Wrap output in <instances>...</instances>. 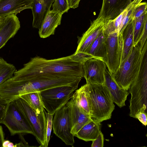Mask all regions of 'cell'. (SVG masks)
<instances>
[{
  "label": "cell",
  "mask_w": 147,
  "mask_h": 147,
  "mask_svg": "<svg viewBox=\"0 0 147 147\" xmlns=\"http://www.w3.org/2000/svg\"><path fill=\"white\" fill-rule=\"evenodd\" d=\"M91 58L90 56L84 53H74L69 56L52 59L36 56L24 64L23 67L16 70L10 79L20 80L37 76L82 78L84 77L83 64Z\"/></svg>",
  "instance_id": "6da1fadb"
},
{
  "label": "cell",
  "mask_w": 147,
  "mask_h": 147,
  "mask_svg": "<svg viewBox=\"0 0 147 147\" xmlns=\"http://www.w3.org/2000/svg\"><path fill=\"white\" fill-rule=\"evenodd\" d=\"M81 78H52L37 76L20 80L9 81L7 88L12 98L15 99L22 95L40 92L51 88L63 86H78Z\"/></svg>",
  "instance_id": "7a4b0ae2"
},
{
  "label": "cell",
  "mask_w": 147,
  "mask_h": 147,
  "mask_svg": "<svg viewBox=\"0 0 147 147\" xmlns=\"http://www.w3.org/2000/svg\"><path fill=\"white\" fill-rule=\"evenodd\" d=\"M86 82L91 119L100 123L110 119L115 106L107 86L105 82L99 84Z\"/></svg>",
  "instance_id": "3957f363"
},
{
  "label": "cell",
  "mask_w": 147,
  "mask_h": 147,
  "mask_svg": "<svg viewBox=\"0 0 147 147\" xmlns=\"http://www.w3.org/2000/svg\"><path fill=\"white\" fill-rule=\"evenodd\" d=\"M142 57L139 42L133 46L127 57L112 75L117 83L123 89L128 90L135 79L140 68Z\"/></svg>",
  "instance_id": "277c9868"
},
{
  "label": "cell",
  "mask_w": 147,
  "mask_h": 147,
  "mask_svg": "<svg viewBox=\"0 0 147 147\" xmlns=\"http://www.w3.org/2000/svg\"><path fill=\"white\" fill-rule=\"evenodd\" d=\"M131 94L129 115L135 118L139 111L146 112L147 107V67L141 66L129 89Z\"/></svg>",
  "instance_id": "5b68a950"
},
{
  "label": "cell",
  "mask_w": 147,
  "mask_h": 147,
  "mask_svg": "<svg viewBox=\"0 0 147 147\" xmlns=\"http://www.w3.org/2000/svg\"><path fill=\"white\" fill-rule=\"evenodd\" d=\"M78 86H59L40 92L44 109L49 113L54 114L71 98Z\"/></svg>",
  "instance_id": "8992f818"
},
{
  "label": "cell",
  "mask_w": 147,
  "mask_h": 147,
  "mask_svg": "<svg viewBox=\"0 0 147 147\" xmlns=\"http://www.w3.org/2000/svg\"><path fill=\"white\" fill-rule=\"evenodd\" d=\"M17 105L25 115L30 123L39 147H47V121L44 111L37 113L25 101L20 98L15 100Z\"/></svg>",
  "instance_id": "52a82bcc"
},
{
  "label": "cell",
  "mask_w": 147,
  "mask_h": 147,
  "mask_svg": "<svg viewBox=\"0 0 147 147\" xmlns=\"http://www.w3.org/2000/svg\"><path fill=\"white\" fill-rule=\"evenodd\" d=\"M2 123L7 127L11 136L23 134L34 135L30 123L15 100L9 102L5 118Z\"/></svg>",
  "instance_id": "ba28073f"
},
{
  "label": "cell",
  "mask_w": 147,
  "mask_h": 147,
  "mask_svg": "<svg viewBox=\"0 0 147 147\" xmlns=\"http://www.w3.org/2000/svg\"><path fill=\"white\" fill-rule=\"evenodd\" d=\"M52 121L53 132L64 143L73 146L74 136L71 133V127L68 109L65 105L54 114Z\"/></svg>",
  "instance_id": "9c48e42d"
},
{
  "label": "cell",
  "mask_w": 147,
  "mask_h": 147,
  "mask_svg": "<svg viewBox=\"0 0 147 147\" xmlns=\"http://www.w3.org/2000/svg\"><path fill=\"white\" fill-rule=\"evenodd\" d=\"M107 54L106 64L108 70L111 75L119 68L121 57L119 34L115 32L105 35Z\"/></svg>",
  "instance_id": "30bf717a"
},
{
  "label": "cell",
  "mask_w": 147,
  "mask_h": 147,
  "mask_svg": "<svg viewBox=\"0 0 147 147\" xmlns=\"http://www.w3.org/2000/svg\"><path fill=\"white\" fill-rule=\"evenodd\" d=\"M142 1L134 0L115 18L106 21L104 29L105 34L107 35L115 32L120 34L132 19L136 8Z\"/></svg>",
  "instance_id": "8fae6325"
},
{
  "label": "cell",
  "mask_w": 147,
  "mask_h": 147,
  "mask_svg": "<svg viewBox=\"0 0 147 147\" xmlns=\"http://www.w3.org/2000/svg\"><path fill=\"white\" fill-rule=\"evenodd\" d=\"M106 21L102 17L98 16L92 21L90 25L82 36L78 38V46L75 54L85 53L92 44L104 29Z\"/></svg>",
  "instance_id": "7c38bea8"
},
{
  "label": "cell",
  "mask_w": 147,
  "mask_h": 147,
  "mask_svg": "<svg viewBox=\"0 0 147 147\" xmlns=\"http://www.w3.org/2000/svg\"><path fill=\"white\" fill-rule=\"evenodd\" d=\"M107 67L105 63L100 60L96 58L89 59L83 64L84 77L86 81L103 84Z\"/></svg>",
  "instance_id": "4fadbf2b"
},
{
  "label": "cell",
  "mask_w": 147,
  "mask_h": 147,
  "mask_svg": "<svg viewBox=\"0 0 147 147\" xmlns=\"http://www.w3.org/2000/svg\"><path fill=\"white\" fill-rule=\"evenodd\" d=\"M131 0H102L98 15L106 21L117 17L131 3Z\"/></svg>",
  "instance_id": "5bb4252c"
},
{
  "label": "cell",
  "mask_w": 147,
  "mask_h": 147,
  "mask_svg": "<svg viewBox=\"0 0 147 147\" xmlns=\"http://www.w3.org/2000/svg\"><path fill=\"white\" fill-rule=\"evenodd\" d=\"M65 105L68 109L71 127V132L75 136L81 128L92 119L89 115L84 112L70 100Z\"/></svg>",
  "instance_id": "9a60e30c"
},
{
  "label": "cell",
  "mask_w": 147,
  "mask_h": 147,
  "mask_svg": "<svg viewBox=\"0 0 147 147\" xmlns=\"http://www.w3.org/2000/svg\"><path fill=\"white\" fill-rule=\"evenodd\" d=\"M20 28V23L16 15L12 14L5 17L0 30V49L14 36Z\"/></svg>",
  "instance_id": "2e32d148"
},
{
  "label": "cell",
  "mask_w": 147,
  "mask_h": 147,
  "mask_svg": "<svg viewBox=\"0 0 147 147\" xmlns=\"http://www.w3.org/2000/svg\"><path fill=\"white\" fill-rule=\"evenodd\" d=\"M105 83L111 95L114 102L121 108L125 106V102L129 93L120 87L107 69L105 73Z\"/></svg>",
  "instance_id": "e0dca14e"
},
{
  "label": "cell",
  "mask_w": 147,
  "mask_h": 147,
  "mask_svg": "<svg viewBox=\"0 0 147 147\" xmlns=\"http://www.w3.org/2000/svg\"><path fill=\"white\" fill-rule=\"evenodd\" d=\"M32 3V0H0V17L16 15L25 9H31Z\"/></svg>",
  "instance_id": "ac0fdd59"
},
{
  "label": "cell",
  "mask_w": 147,
  "mask_h": 147,
  "mask_svg": "<svg viewBox=\"0 0 147 147\" xmlns=\"http://www.w3.org/2000/svg\"><path fill=\"white\" fill-rule=\"evenodd\" d=\"M134 24L135 20L132 19L119 34L121 52L120 64L127 57L134 46Z\"/></svg>",
  "instance_id": "d6986e66"
},
{
  "label": "cell",
  "mask_w": 147,
  "mask_h": 147,
  "mask_svg": "<svg viewBox=\"0 0 147 147\" xmlns=\"http://www.w3.org/2000/svg\"><path fill=\"white\" fill-rule=\"evenodd\" d=\"M62 15L59 11L52 10L48 12L39 29L41 38H46L54 34L55 29L61 24Z\"/></svg>",
  "instance_id": "ffe728a7"
},
{
  "label": "cell",
  "mask_w": 147,
  "mask_h": 147,
  "mask_svg": "<svg viewBox=\"0 0 147 147\" xmlns=\"http://www.w3.org/2000/svg\"><path fill=\"white\" fill-rule=\"evenodd\" d=\"M55 0H32V9L33 21L32 26L40 28L46 15Z\"/></svg>",
  "instance_id": "44dd1931"
},
{
  "label": "cell",
  "mask_w": 147,
  "mask_h": 147,
  "mask_svg": "<svg viewBox=\"0 0 147 147\" xmlns=\"http://www.w3.org/2000/svg\"><path fill=\"white\" fill-rule=\"evenodd\" d=\"M104 29L92 42L85 53L92 57L94 58L100 60L105 63L107 47L106 36Z\"/></svg>",
  "instance_id": "7402d4cb"
},
{
  "label": "cell",
  "mask_w": 147,
  "mask_h": 147,
  "mask_svg": "<svg viewBox=\"0 0 147 147\" xmlns=\"http://www.w3.org/2000/svg\"><path fill=\"white\" fill-rule=\"evenodd\" d=\"M100 123L92 120L84 126L75 136L80 139L87 142L95 139L101 131Z\"/></svg>",
  "instance_id": "603a6c76"
},
{
  "label": "cell",
  "mask_w": 147,
  "mask_h": 147,
  "mask_svg": "<svg viewBox=\"0 0 147 147\" xmlns=\"http://www.w3.org/2000/svg\"><path fill=\"white\" fill-rule=\"evenodd\" d=\"M70 101L90 116V106L86 84L75 91Z\"/></svg>",
  "instance_id": "cb8c5ba5"
},
{
  "label": "cell",
  "mask_w": 147,
  "mask_h": 147,
  "mask_svg": "<svg viewBox=\"0 0 147 147\" xmlns=\"http://www.w3.org/2000/svg\"><path fill=\"white\" fill-rule=\"evenodd\" d=\"M20 98L25 101L38 113L44 111L43 102L40 92H34L25 94Z\"/></svg>",
  "instance_id": "d4e9b609"
},
{
  "label": "cell",
  "mask_w": 147,
  "mask_h": 147,
  "mask_svg": "<svg viewBox=\"0 0 147 147\" xmlns=\"http://www.w3.org/2000/svg\"><path fill=\"white\" fill-rule=\"evenodd\" d=\"M15 66L0 57V84L11 78L16 71Z\"/></svg>",
  "instance_id": "484cf974"
},
{
  "label": "cell",
  "mask_w": 147,
  "mask_h": 147,
  "mask_svg": "<svg viewBox=\"0 0 147 147\" xmlns=\"http://www.w3.org/2000/svg\"><path fill=\"white\" fill-rule=\"evenodd\" d=\"M134 20V46L136 45L140 40L145 24L147 22V13Z\"/></svg>",
  "instance_id": "4316f807"
},
{
  "label": "cell",
  "mask_w": 147,
  "mask_h": 147,
  "mask_svg": "<svg viewBox=\"0 0 147 147\" xmlns=\"http://www.w3.org/2000/svg\"><path fill=\"white\" fill-rule=\"evenodd\" d=\"M52 7V11H59L62 14L67 12L70 8L67 0H55Z\"/></svg>",
  "instance_id": "83f0119b"
},
{
  "label": "cell",
  "mask_w": 147,
  "mask_h": 147,
  "mask_svg": "<svg viewBox=\"0 0 147 147\" xmlns=\"http://www.w3.org/2000/svg\"><path fill=\"white\" fill-rule=\"evenodd\" d=\"M147 3L141 2L136 7L133 13L132 19H136L142 16L147 12Z\"/></svg>",
  "instance_id": "f1b7e54d"
},
{
  "label": "cell",
  "mask_w": 147,
  "mask_h": 147,
  "mask_svg": "<svg viewBox=\"0 0 147 147\" xmlns=\"http://www.w3.org/2000/svg\"><path fill=\"white\" fill-rule=\"evenodd\" d=\"M47 121L46 139V141L47 145L48 146L51 133L52 127V121L53 117L54 114H51L47 112L45 110Z\"/></svg>",
  "instance_id": "f546056e"
},
{
  "label": "cell",
  "mask_w": 147,
  "mask_h": 147,
  "mask_svg": "<svg viewBox=\"0 0 147 147\" xmlns=\"http://www.w3.org/2000/svg\"><path fill=\"white\" fill-rule=\"evenodd\" d=\"M9 103L6 99L0 96V124L5 118Z\"/></svg>",
  "instance_id": "4dcf8cb0"
},
{
  "label": "cell",
  "mask_w": 147,
  "mask_h": 147,
  "mask_svg": "<svg viewBox=\"0 0 147 147\" xmlns=\"http://www.w3.org/2000/svg\"><path fill=\"white\" fill-rule=\"evenodd\" d=\"M104 138L103 134L101 131L97 138L92 141V147H103L104 146Z\"/></svg>",
  "instance_id": "1f68e13d"
},
{
  "label": "cell",
  "mask_w": 147,
  "mask_h": 147,
  "mask_svg": "<svg viewBox=\"0 0 147 147\" xmlns=\"http://www.w3.org/2000/svg\"><path fill=\"white\" fill-rule=\"evenodd\" d=\"M147 113L143 111H139L136 115L135 118L138 119L145 126L147 124Z\"/></svg>",
  "instance_id": "d6a6232c"
},
{
  "label": "cell",
  "mask_w": 147,
  "mask_h": 147,
  "mask_svg": "<svg viewBox=\"0 0 147 147\" xmlns=\"http://www.w3.org/2000/svg\"><path fill=\"white\" fill-rule=\"evenodd\" d=\"M22 134H19L21 141L19 143L16 144H14V147L30 146L28 143L25 140Z\"/></svg>",
  "instance_id": "836d02e7"
},
{
  "label": "cell",
  "mask_w": 147,
  "mask_h": 147,
  "mask_svg": "<svg viewBox=\"0 0 147 147\" xmlns=\"http://www.w3.org/2000/svg\"><path fill=\"white\" fill-rule=\"evenodd\" d=\"M70 8L75 9L77 8L80 0H67Z\"/></svg>",
  "instance_id": "e575fe53"
},
{
  "label": "cell",
  "mask_w": 147,
  "mask_h": 147,
  "mask_svg": "<svg viewBox=\"0 0 147 147\" xmlns=\"http://www.w3.org/2000/svg\"><path fill=\"white\" fill-rule=\"evenodd\" d=\"M5 136L2 126L0 125V147H2L3 143L5 140Z\"/></svg>",
  "instance_id": "d590c367"
},
{
  "label": "cell",
  "mask_w": 147,
  "mask_h": 147,
  "mask_svg": "<svg viewBox=\"0 0 147 147\" xmlns=\"http://www.w3.org/2000/svg\"><path fill=\"white\" fill-rule=\"evenodd\" d=\"M10 141L9 140H5L3 142V144H2V147H7V146L8 144Z\"/></svg>",
  "instance_id": "8d00e7d4"
},
{
  "label": "cell",
  "mask_w": 147,
  "mask_h": 147,
  "mask_svg": "<svg viewBox=\"0 0 147 147\" xmlns=\"http://www.w3.org/2000/svg\"><path fill=\"white\" fill-rule=\"evenodd\" d=\"M5 17H0V30L1 29L2 25L3 23Z\"/></svg>",
  "instance_id": "74e56055"
},
{
  "label": "cell",
  "mask_w": 147,
  "mask_h": 147,
  "mask_svg": "<svg viewBox=\"0 0 147 147\" xmlns=\"http://www.w3.org/2000/svg\"><path fill=\"white\" fill-rule=\"evenodd\" d=\"M7 147H14V145L12 142H10L8 145Z\"/></svg>",
  "instance_id": "f35d334b"
}]
</instances>
